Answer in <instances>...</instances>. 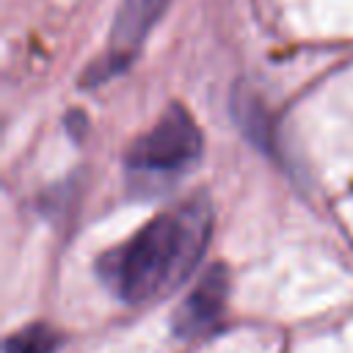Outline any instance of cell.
Here are the masks:
<instances>
[{"label":"cell","instance_id":"obj_1","mask_svg":"<svg viewBox=\"0 0 353 353\" xmlns=\"http://www.w3.org/2000/svg\"><path fill=\"white\" fill-rule=\"evenodd\" d=\"M210 234V207L190 201L149 221L127 245L113 251L102 273L127 303H146L174 290L196 268Z\"/></svg>","mask_w":353,"mask_h":353},{"label":"cell","instance_id":"obj_2","mask_svg":"<svg viewBox=\"0 0 353 353\" xmlns=\"http://www.w3.org/2000/svg\"><path fill=\"white\" fill-rule=\"evenodd\" d=\"M201 152V132L182 108H168L160 121L141 135L127 160L143 174H174L190 165Z\"/></svg>","mask_w":353,"mask_h":353},{"label":"cell","instance_id":"obj_3","mask_svg":"<svg viewBox=\"0 0 353 353\" xmlns=\"http://www.w3.org/2000/svg\"><path fill=\"white\" fill-rule=\"evenodd\" d=\"M226 287H229L226 270L221 265L210 268L201 276L199 287L185 298L182 309L176 312L174 331L179 336H196V334H204L210 325H215L226 303Z\"/></svg>","mask_w":353,"mask_h":353},{"label":"cell","instance_id":"obj_4","mask_svg":"<svg viewBox=\"0 0 353 353\" xmlns=\"http://www.w3.org/2000/svg\"><path fill=\"white\" fill-rule=\"evenodd\" d=\"M165 6L168 0H124V6L116 14V25L110 30V52L105 63L108 66L127 63Z\"/></svg>","mask_w":353,"mask_h":353},{"label":"cell","instance_id":"obj_5","mask_svg":"<svg viewBox=\"0 0 353 353\" xmlns=\"http://www.w3.org/2000/svg\"><path fill=\"white\" fill-rule=\"evenodd\" d=\"M61 345V336L50 328V325H28L22 331H17L14 336H8L6 342V353H55V347Z\"/></svg>","mask_w":353,"mask_h":353}]
</instances>
